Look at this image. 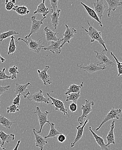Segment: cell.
<instances>
[{
    "mask_svg": "<svg viewBox=\"0 0 122 150\" xmlns=\"http://www.w3.org/2000/svg\"><path fill=\"white\" fill-rule=\"evenodd\" d=\"M87 23L88 25V30L84 28V27H82V29L84 30L85 32L87 33V35L90 36L91 39V42L92 43V42H94L95 41L98 42L99 44L101 45L103 47L104 50L106 52H107L108 50L106 49V46L105 44V42L102 38L101 33V32L98 31L94 27L90 25L89 21H87Z\"/></svg>",
    "mask_w": 122,
    "mask_h": 150,
    "instance_id": "obj_1",
    "label": "cell"
},
{
    "mask_svg": "<svg viewBox=\"0 0 122 150\" xmlns=\"http://www.w3.org/2000/svg\"><path fill=\"white\" fill-rule=\"evenodd\" d=\"M18 40L22 41L24 42L31 51L36 53H40L41 50H43V49L45 47L44 45H43L40 40L35 41L32 40L31 38H30L29 40H26L23 38H18Z\"/></svg>",
    "mask_w": 122,
    "mask_h": 150,
    "instance_id": "obj_2",
    "label": "cell"
},
{
    "mask_svg": "<svg viewBox=\"0 0 122 150\" xmlns=\"http://www.w3.org/2000/svg\"><path fill=\"white\" fill-rule=\"evenodd\" d=\"M50 112L47 111L43 112L41 111L40 107L37 106L35 110V111L34 112V114H36L38 116V120L40 125V129L39 130H36L35 129V133L37 134H40L42 132V130L45 125L46 123H48L50 122V121L48 120L47 119V116Z\"/></svg>",
    "mask_w": 122,
    "mask_h": 150,
    "instance_id": "obj_3",
    "label": "cell"
},
{
    "mask_svg": "<svg viewBox=\"0 0 122 150\" xmlns=\"http://www.w3.org/2000/svg\"><path fill=\"white\" fill-rule=\"evenodd\" d=\"M94 106L93 101H90L89 100H85V104L82 105L81 110L82 111V115L79 116L78 121L79 125H82L84 123V119L87 117L88 114L92 112V107Z\"/></svg>",
    "mask_w": 122,
    "mask_h": 150,
    "instance_id": "obj_4",
    "label": "cell"
},
{
    "mask_svg": "<svg viewBox=\"0 0 122 150\" xmlns=\"http://www.w3.org/2000/svg\"><path fill=\"white\" fill-rule=\"evenodd\" d=\"M121 109H115L114 107H112L109 113L106 115L99 127L96 128V131L99 130L101 126L107 122L111 120H118L120 119V116L121 114Z\"/></svg>",
    "mask_w": 122,
    "mask_h": 150,
    "instance_id": "obj_5",
    "label": "cell"
},
{
    "mask_svg": "<svg viewBox=\"0 0 122 150\" xmlns=\"http://www.w3.org/2000/svg\"><path fill=\"white\" fill-rule=\"evenodd\" d=\"M46 17L43 18L40 21H37L35 16H32L31 18V21L32 22L31 27L30 31L28 35L25 36V38L26 40H27L33 34L38 32L40 29L41 26L43 24V21Z\"/></svg>",
    "mask_w": 122,
    "mask_h": 150,
    "instance_id": "obj_6",
    "label": "cell"
},
{
    "mask_svg": "<svg viewBox=\"0 0 122 150\" xmlns=\"http://www.w3.org/2000/svg\"><path fill=\"white\" fill-rule=\"evenodd\" d=\"M94 52L96 53V58L99 61L98 63L99 65L103 64L104 67L108 66L111 67H113L115 65L113 62H112L106 55L105 54L107 52L104 49L101 53H99L96 51H94Z\"/></svg>",
    "mask_w": 122,
    "mask_h": 150,
    "instance_id": "obj_7",
    "label": "cell"
},
{
    "mask_svg": "<svg viewBox=\"0 0 122 150\" xmlns=\"http://www.w3.org/2000/svg\"><path fill=\"white\" fill-rule=\"evenodd\" d=\"M29 85H32L30 82L27 83L26 84H21L16 83L14 88V92L15 95L20 94L21 96H23L24 98H26L30 94V90L27 89Z\"/></svg>",
    "mask_w": 122,
    "mask_h": 150,
    "instance_id": "obj_8",
    "label": "cell"
},
{
    "mask_svg": "<svg viewBox=\"0 0 122 150\" xmlns=\"http://www.w3.org/2000/svg\"><path fill=\"white\" fill-rule=\"evenodd\" d=\"M98 63L95 64L91 62L87 66H84V64L79 65L77 64V66L79 69H82L85 71L87 72L89 74H93L98 71H103L106 69V67L103 66L101 67L99 66Z\"/></svg>",
    "mask_w": 122,
    "mask_h": 150,
    "instance_id": "obj_9",
    "label": "cell"
},
{
    "mask_svg": "<svg viewBox=\"0 0 122 150\" xmlns=\"http://www.w3.org/2000/svg\"><path fill=\"white\" fill-rule=\"evenodd\" d=\"M65 31L63 34V38L62 39V42L60 48L62 49L65 43H70V40L72 38L74 37V34L77 33V30L72 27H70L67 24H65Z\"/></svg>",
    "mask_w": 122,
    "mask_h": 150,
    "instance_id": "obj_10",
    "label": "cell"
},
{
    "mask_svg": "<svg viewBox=\"0 0 122 150\" xmlns=\"http://www.w3.org/2000/svg\"><path fill=\"white\" fill-rule=\"evenodd\" d=\"M27 99L30 101H33L37 103H44L45 104H50V98L45 97L43 93V91L40 90L39 91L30 94L27 97Z\"/></svg>",
    "mask_w": 122,
    "mask_h": 150,
    "instance_id": "obj_11",
    "label": "cell"
},
{
    "mask_svg": "<svg viewBox=\"0 0 122 150\" xmlns=\"http://www.w3.org/2000/svg\"><path fill=\"white\" fill-rule=\"evenodd\" d=\"M46 94H47V96H48L50 99L51 100L52 105H53L55 107V110H59V111L62 112L64 115H67L69 117H70V115H69L68 112H67V109H66V108H65V104L63 102H62L60 100L55 99V98L51 97L50 95V93H47Z\"/></svg>",
    "mask_w": 122,
    "mask_h": 150,
    "instance_id": "obj_12",
    "label": "cell"
},
{
    "mask_svg": "<svg viewBox=\"0 0 122 150\" xmlns=\"http://www.w3.org/2000/svg\"><path fill=\"white\" fill-rule=\"evenodd\" d=\"M50 69L49 65H46L43 70L40 71L39 69L37 70L38 77L43 82L44 85H47V83L49 84H52V80L51 76L47 74V71Z\"/></svg>",
    "mask_w": 122,
    "mask_h": 150,
    "instance_id": "obj_13",
    "label": "cell"
},
{
    "mask_svg": "<svg viewBox=\"0 0 122 150\" xmlns=\"http://www.w3.org/2000/svg\"><path fill=\"white\" fill-rule=\"evenodd\" d=\"M62 42V39H59L58 41L56 42H51V44L48 47H45L44 50L50 51L53 54H57L59 55L60 54L62 50L60 47Z\"/></svg>",
    "mask_w": 122,
    "mask_h": 150,
    "instance_id": "obj_14",
    "label": "cell"
},
{
    "mask_svg": "<svg viewBox=\"0 0 122 150\" xmlns=\"http://www.w3.org/2000/svg\"><path fill=\"white\" fill-rule=\"evenodd\" d=\"M93 5L94 11L98 16L100 21H101L104 12L106 7L104 1L103 0H97L96 2H93Z\"/></svg>",
    "mask_w": 122,
    "mask_h": 150,
    "instance_id": "obj_15",
    "label": "cell"
},
{
    "mask_svg": "<svg viewBox=\"0 0 122 150\" xmlns=\"http://www.w3.org/2000/svg\"><path fill=\"white\" fill-rule=\"evenodd\" d=\"M88 129H89L91 132L92 133L93 136L94 137L96 143L101 147V150H112L110 149V146H107V145L105 144L103 138L97 135L92 130V127H91V126H89Z\"/></svg>",
    "mask_w": 122,
    "mask_h": 150,
    "instance_id": "obj_16",
    "label": "cell"
},
{
    "mask_svg": "<svg viewBox=\"0 0 122 150\" xmlns=\"http://www.w3.org/2000/svg\"><path fill=\"white\" fill-rule=\"evenodd\" d=\"M88 122V119H86L85 121H84V123L82 125H79V126L76 127V129L78 130V132H77V134H76V137H75L74 140L71 143V148H73V147H74L76 143L78 142L82 139V137L83 134L84 128Z\"/></svg>",
    "mask_w": 122,
    "mask_h": 150,
    "instance_id": "obj_17",
    "label": "cell"
},
{
    "mask_svg": "<svg viewBox=\"0 0 122 150\" xmlns=\"http://www.w3.org/2000/svg\"><path fill=\"white\" fill-rule=\"evenodd\" d=\"M108 5V9H107L108 14L107 16L108 18L111 17V11H115L116 9L119 6H122V2L121 0H106Z\"/></svg>",
    "mask_w": 122,
    "mask_h": 150,
    "instance_id": "obj_18",
    "label": "cell"
},
{
    "mask_svg": "<svg viewBox=\"0 0 122 150\" xmlns=\"http://www.w3.org/2000/svg\"><path fill=\"white\" fill-rule=\"evenodd\" d=\"M44 30L45 33V40L46 41L56 42L60 39L56 36V35L59 33L54 32L53 31L49 29L48 27H45Z\"/></svg>",
    "mask_w": 122,
    "mask_h": 150,
    "instance_id": "obj_19",
    "label": "cell"
},
{
    "mask_svg": "<svg viewBox=\"0 0 122 150\" xmlns=\"http://www.w3.org/2000/svg\"><path fill=\"white\" fill-rule=\"evenodd\" d=\"M82 5H83L84 8L85 9V11H86L87 14H88L89 16L91 17L92 19L94 20V21H96L99 24H100V26L101 27H103V25L102 24L101 21H100L99 20V18H98V16L96 15V13L94 11V10L93 9L91 8L90 7L87 6V5L84 4L82 2H81L80 3Z\"/></svg>",
    "mask_w": 122,
    "mask_h": 150,
    "instance_id": "obj_20",
    "label": "cell"
},
{
    "mask_svg": "<svg viewBox=\"0 0 122 150\" xmlns=\"http://www.w3.org/2000/svg\"><path fill=\"white\" fill-rule=\"evenodd\" d=\"M35 129H33V132L35 135V142L36 147H39L40 150H43L45 144L48 143V142L45 140L43 137L39 135L38 134L36 133L35 131Z\"/></svg>",
    "mask_w": 122,
    "mask_h": 150,
    "instance_id": "obj_21",
    "label": "cell"
},
{
    "mask_svg": "<svg viewBox=\"0 0 122 150\" xmlns=\"http://www.w3.org/2000/svg\"><path fill=\"white\" fill-rule=\"evenodd\" d=\"M115 127V120H112V122L111 123V129L108 132V134L106 137L107 146H110V144H115V141L114 134L113 130Z\"/></svg>",
    "mask_w": 122,
    "mask_h": 150,
    "instance_id": "obj_22",
    "label": "cell"
},
{
    "mask_svg": "<svg viewBox=\"0 0 122 150\" xmlns=\"http://www.w3.org/2000/svg\"><path fill=\"white\" fill-rule=\"evenodd\" d=\"M0 139L1 140V146L4 145L5 142H11L15 139V135L13 134H7L3 131L0 130Z\"/></svg>",
    "mask_w": 122,
    "mask_h": 150,
    "instance_id": "obj_23",
    "label": "cell"
},
{
    "mask_svg": "<svg viewBox=\"0 0 122 150\" xmlns=\"http://www.w3.org/2000/svg\"><path fill=\"white\" fill-rule=\"evenodd\" d=\"M61 11L60 9H57L54 12L50 15L51 19V23L52 27H54V30H57V27L59 25V19H60V13Z\"/></svg>",
    "mask_w": 122,
    "mask_h": 150,
    "instance_id": "obj_24",
    "label": "cell"
},
{
    "mask_svg": "<svg viewBox=\"0 0 122 150\" xmlns=\"http://www.w3.org/2000/svg\"><path fill=\"white\" fill-rule=\"evenodd\" d=\"M45 1L43 0L40 4H39L37 7V9L33 13L34 14H37V13L40 14H40H42L43 18L46 17V15H48L50 12L49 11V9L45 7Z\"/></svg>",
    "mask_w": 122,
    "mask_h": 150,
    "instance_id": "obj_25",
    "label": "cell"
},
{
    "mask_svg": "<svg viewBox=\"0 0 122 150\" xmlns=\"http://www.w3.org/2000/svg\"><path fill=\"white\" fill-rule=\"evenodd\" d=\"M84 83L82 82L80 85L75 84H72L70 85L69 88L65 92V95H68L71 93H77L81 91V89L83 86Z\"/></svg>",
    "mask_w": 122,
    "mask_h": 150,
    "instance_id": "obj_26",
    "label": "cell"
},
{
    "mask_svg": "<svg viewBox=\"0 0 122 150\" xmlns=\"http://www.w3.org/2000/svg\"><path fill=\"white\" fill-rule=\"evenodd\" d=\"M49 125L50 126V132L49 134L46 136H45L44 138L45 139H50V138H55L57 135L60 134L61 133L59 132L55 128V124L53 122H49Z\"/></svg>",
    "mask_w": 122,
    "mask_h": 150,
    "instance_id": "obj_27",
    "label": "cell"
},
{
    "mask_svg": "<svg viewBox=\"0 0 122 150\" xmlns=\"http://www.w3.org/2000/svg\"><path fill=\"white\" fill-rule=\"evenodd\" d=\"M12 10L15 11L19 15H21V16L29 14L30 12V11L28 10L27 7L24 5L23 6L16 5L14 6Z\"/></svg>",
    "mask_w": 122,
    "mask_h": 150,
    "instance_id": "obj_28",
    "label": "cell"
},
{
    "mask_svg": "<svg viewBox=\"0 0 122 150\" xmlns=\"http://www.w3.org/2000/svg\"><path fill=\"white\" fill-rule=\"evenodd\" d=\"M16 122H12L10 120L4 117L3 115L0 114V124L6 129H10L13 124L15 123Z\"/></svg>",
    "mask_w": 122,
    "mask_h": 150,
    "instance_id": "obj_29",
    "label": "cell"
},
{
    "mask_svg": "<svg viewBox=\"0 0 122 150\" xmlns=\"http://www.w3.org/2000/svg\"><path fill=\"white\" fill-rule=\"evenodd\" d=\"M15 37L13 36V35L11 36V40L9 42V49H8V55L13 54L17 49L16 44H15Z\"/></svg>",
    "mask_w": 122,
    "mask_h": 150,
    "instance_id": "obj_30",
    "label": "cell"
},
{
    "mask_svg": "<svg viewBox=\"0 0 122 150\" xmlns=\"http://www.w3.org/2000/svg\"><path fill=\"white\" fill-rule=\"evenodd\" d=\"M19 34V33L13 30H10L8 31L3 32L0 34V42H2L3 41L7 38L11 37L12 35H17Z\"/></svg>",
    "mask_w": 122,
    "mask_h": 150,
    "instance_id": "obj_31",
    "label": "cell"
},
{
    "mask_svg": "<svg viewBox=\"0 0 122 150\" xmlns=\"http://www.w3.org/2000/svg\"><path fill=\"white\" fill-rule=\"evenodd\" d=\"M81 91L77 93H71L69 94L66 97V101H73V102L77 103V101L81 97Z\"/></svg>",
    "mask_w": 122,
    "mask_h": 150,
    "instance_id": "obj_32",
    "label": "cell"
},
{
    "mask_svg": "<svg viewBox=\"0 0 122 150\" xmlns=\"http://www.w3.org/2000/svg\"><path fill=\"white\" fill-rule=\"evenodd\" d=\"M9 73L11 74V79H16L17 78V74L19 73L18 71V68L15 65L10 67L9 69Z\"/></svg>",
    "mask_w": 122,
    "mask_h": 150,
    "instance_id": "obj_33",
    "label": "cell"
},
{
    "mask_svg": "<svg viewBox=\"0 0 122 150\" xmlns=\"http://www.w3.org/2000/svg\"><path fill=\"white\" fill-rule=\"evenodd\" d=\"M111 56L113 57L114 59L115 60L116 63V65H117V70H118V76H121L122 74V64L121 62L119 61L118 59L116 58L115 55L112 52H111Z\"/></svg>",
    "mask_w": 122,
    "mask_h": 150,
    "instance_id": "obj_34",
    "label": "cell"
},
{
    "mask_svg": "<svg viewBox=\"0 0 122 150\" xmlns=\"http://www.w3.org/2000/svg\"><path fill=\"white\" fill-rule=\"evenodd\" d=\"M16 3L15 0H6L5 1V9L7 11H10L12 10L13 7H14V4Z\"/></svg>",
    "mask_w": 122,
    "mask_h": 150,
    "instance_id": "obj_35",
    "label": "cell"
},
{
    "mask_svg": "<svg viewBox=\"0 0 122 150\" xmlns=\"http://www.w3.org/2000/svg\"><path fill=\"white\" fill-rule=\"evenodd\" d=\"M6 69L5 68H3L1 70H0V81H3L8 79H11V76H9L7 75L5 73Z\"/></svg>",
    "mask_w": 122,
    "mask_h": 150,
    "instance_id": "obj_36",
    "label": "cell"
},
{
    "mask_svg": "<svg viewBox=\"0 0 122 150\" xmlns=\"http://www.w3.org/2000/svg\"><path fill=\"white\" fill-rule=\"evenodd\" d=\"M59 0H50V8L51 10V13H52L54 12L55 11L57 10V5L59 2Z\"/></svg>",
    "mask_w": 122,
    "mask_h": 150,
    "instance_id": "obj_37",
    "label": "cell"
},
{
    "mask_svg": "<svg viewBox=\"0 0 122 150\" xmlns=\"http://www.w3.org/2000/svg\"><path fill=\"white\" fill-rule=\"evenodd\" d=\"M18 109V106L16 105L12 104L7 108V112L8 114L10 113H15L17 112V109Z\"/></svg>",
    "mask_w": 122,
    "mask_h": 150,
    "instance_id": "obj_38",
    "label": "cell"
},
{
    "mask_svg": "<svg viewBox=\"0 0 122 150\" xmlns=\"http://www.w3.org/2000/svg\"><path fill=\"white\" fill-rule=\"evenodd\" d=\"M11 88L10 85L7 86H0V97L6 91H9Z\"/></svg>",
    "mask_w": 122,
    "mask_h": 150,
    "instance_id": "obj_39",
    "label": "cell"
},
{
    "mask_svg": "<svg viewBox=\"0 0 122 150\" xmlns=\"http://www.w3.org/2000/svg\"><path fill=\"white\" fill-rule=\"evenodd\" d=\"M69 109H70V110L71 111V112H75L77 111V107H78V106H77V103H71L70 105H69Z\"/></svg>",
    "mask_w": 122,
    "mask_h": 150,
    "instance_id": "obj_40",
    "label": "cell"
},
{
    "mask_svg": "<svg viewBox=\"0 0 122 150\" xmlns=\"http://www.w3.org/2000/svg\"><path fill=\"white\" fill-rule=\"evenodd\" d=\"M21 95L20 94L17 95L16 97L13 100L12 104L19 107V105H20V100H21Z\"/></svg>",
    "mask_w": 122,
    "mask_h": 150,
    "instance_id": "obj_41",
    "label": "cell"
},
{
    "mask_svg": "<svg viewBox=\"0 0 122 150\" xmlns=\"http://www.w3.org/2000/svg\"><path fill=\"white\" fill-rule=\"evenodd\" d=\"M66 139V136L63 134L61 133L59 134L58 137V141L60 143H63Z\"/></svg>",
    "mask_w": 122,
    "mask_h": 150,
    "instance_id": "obj_42",
    "label": "cell"
},
{
    "mask_svg": "<svg viewBox=\"0 0 122 150\" xmlns=\"http://www.w3.org/2000/svg\"><path fill=\"white\" fill-rule=\"evenodd\" d=\"M20 143H21V141H18V142H17V144H16V146H15V148H14L13 150H18V147H19Z\"/></svg>",
    "mask_w": 122,
    "mask_h": 150,
    "instance_id": "obj_43",
    "label": "cell"
},
{
    "mask_svg": "<svg viewBox=\"0 0 122 150\" xmlns=\"http://www.w3.org/2000/svg\"><path fill=\"white\" fill-rule=\"evenodd\" d=\"M0 60L2 63L4 62L5 61V59L3 57H2L1 54V52H0Z\"/></svg>",
    "mask_w": 122,
    "mask_h": 150,
    "instance_id": "obj_44",
    "label": "cell"
},
{
    "mask_svg": "<svg viewBox=\"0 0 122 150\" xmlns=\"http://www.w3.org/2000/svg\"><path fill=\"white\" fill-rule=\"evenodd\" d=\"M0 150H7L5 148H3V146H1V142L0 141Z\"/></svg>",
    "mask_w": 122,
    "mask_h": 150,
    "instance_id": "obj_45",
    "label": "cell"
},
{
    "mask_svg": "<svg viewBox=\"0 0 122 150\" xmlns=\"http://www.w3.org/2000/svg\"><path fill=\"white\" fill-rule=\"evenodd\" d=\"M0 102H1V100H0Z\"/></svg>",
    "mask_w": 122,
    "mask_h": 150,
    "instance_id": "obj_46",
    "label": "cell"
}]
</instances>
